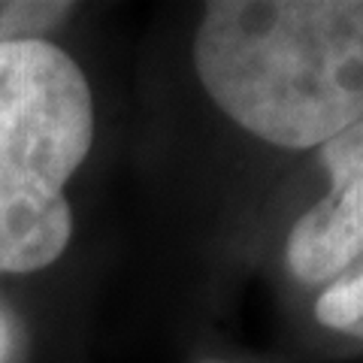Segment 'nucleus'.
Segmentation results:
<instances>
[{"mask_svg":"<svg viewBox=\"0 0 363 363\" xmlns=\"http://www.w3.org/2000/svg\"><path fill=\"white\" fill-rule=\"evenodd\" d=\"M209 97L281 149L363 121V0H215L194 37Z\"/></svg>","mask_w":363,"mask_h":363,"instance_id":"1","label":"nucleus"},{"mask_svg":"<svg viewBox=\"0 0 363 363\" xmlns=\"http://www.w3.org/2000/svg\"><path fill=\"white\" fill-rule=\"evenodd\" d=\"M321 164L333 185L294 224L288 236V267L297 279H336L363 255V121L321 145Z\"/></svg>","mask_w":363,"mask_h":363,"instance_id":"3","label":"nucleus"},{"mask_svg":"<svg viewBox=\"0 0 363 363\" xmlns=\"http://www.w3.org/2000/svg\"><path fill=\"white\" fill-rule=\"evenodd\" d=\"M73 13V4H6L0 0V43L13 40H40V33L58 28Z\"/></svg>","mask_w":363,"mask_h":363,"instance_id":"5","label":"nucleus"},{"mask_svg":"<svg viewBox=\"0 0 363 363\" xmlns=\"http://www.w3.org/2000/svg\"><path fill=\"white\" fill-rule=\"evenodd\" d=\"M94 140L82 70L45 40L0 43V272L55 264L70 242L64 185Z\"/></svg>","mask_w":363,"mask_h":363,"instance_id":"2","label":"nucleus"},{"mask_svg":"<svg viewBox=\"0 0 363 363\" xmlns=\"http://www.w3.org/2000/svg\"><path fill=\"white\" fill-rule=\"evenodd\" d=\"M315 312L324 327L363 339V269L348 279H336L321 294Z\"/></svg>","mask_w":363,"mask_h":363,"instance_id":"4","label":"nucleus"},{"mask_svg":"<svg viewBox=\"0 0 363 363\" xmlns=\"http://www.w3.org/2000/svg\"><path fill=\"white\" fill-rule=\"evenodd\" d=\"M209 363H215V360H209Z\"/></svg>","mask_w":363,"mask_h":363,"instance_id":"6","label":"nucleus"}]
</instances>
